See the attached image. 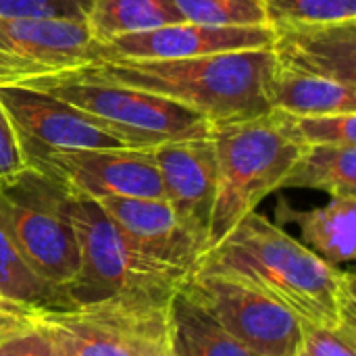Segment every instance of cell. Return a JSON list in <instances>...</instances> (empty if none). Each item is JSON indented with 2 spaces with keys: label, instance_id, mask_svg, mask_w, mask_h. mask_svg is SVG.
Wrapping results in <instances>:
<instances>
[{
  "label": "cell",
  "instance_id": "277c9868",
  "mask_svg": "<svg viewBox=\"0 0 356 356\" xmlns=\"http://www.w3.org/2000/svg\"><path fill=\"white\" fill-rule=\"evenodd\" d=\"M69 211L79 242V273L65 290L73 307L123 294L173 296L186 282L188 271L144 254L98 200L71 194Z\"/></svg>",
  "mask_w": 356,
  "mask_h": 356
},
{
  "label": "cell",
  "instance_id": "2e32d148",
  "mask_svg": "<svg viewBox=\"0 0 356 356\" xmlns=\"http://www.w3.org/2000/svg\"><path fill=\"white\" fill-rule=\"evenodd\" d=\"M296 225L300 242L323 261L340 267L356 254V196H334L327 204L298 211L277 202L275 225Z\"/></svg>",
  "mask_w": 356,
  "mask_h": 356
},
{
  "label": "cell",
  "instance_id": "d4e9b609",
  "mask_svg": "<svg viewBox=\"0 0 356 356\" xmlns=\"http://www.w3.org/2000/svg\"><path fill=\"white\" fill-rule=\"evenodd\" d=\"M0 356H71V350L60 332L38 315L33 325L0 342Z\"/></svg>",
  "mask_w": 356,
  "mask_h": 356
},
{
  "label": "cell",
  "instance_id": "f546056e",
  "mask_svg": "<svg viewBox=\"0 0 356 356\" xmlns=\"http://www.w3.org/2000/svg\"><path fill=\"white\" fill-rule=\"evenodd\" d=\"M0 302H10V300H6V298H4V296L0 294ZM15 305H17V302H15Z\"/></svg>",
  "mask_w": 356,
  "mask_h": 356
},
{
  "label": "cell",
  "instance_id": "7a4b0ae2",
  "mask_svg": "<svg viewBox=\"0 0 356 356\" xmlns=\"http://www.w3.org/2000/svg\"><path fill=\"white\" fill-rule=\"evenodd\" d=\"M273 67L271 48H254L169 60L119 58L67 73L152 92L194 111L211 125H225L271 113L267 81Z\"/></svg>",
  "mask_w": 356,
  "mask_h": 356
},
{
  "label": "cell",
  "instance_id": "9a60e30c",
  "mask_svg": "<svg viewBox=\"0 0 356 356\" xmlns=\"http://www.w3.org/2000/svg\"><path fill=\"white\" fill-rule=\"evenodd\" d=\"M98 202L144 254L188 273L202 257L200 246L167 200L106 196Z\"/></svg>",
  "mask_w": 356,
  "mask_h": 356
},
{
  "label": "cell",
  "instance_id": "ffe728a7",
  "mask_svg": "<svg viewBox=\"0 0 356 356\" xmlns=\"http://www.w3.org/2000/svg\"><path fill=\"white\" fill-rule=\"evenodd\" d=\"M286 188L356 196V146H305L282 184Z\"/></svg>",
  "mask_w": 356,
  "mask_h": 356
},
{
  "label": "cell",
  "instance_id": "9c48e42d",
  "mask_svg": "<svg viewBox=\"0 0 356 356\" xmlns=\"http://www.w3.org/2000/svg\"><path fill=\"white\" fill-rule=\"evenodd\" d=\"M102 50L83 19L0 17V86L98 65Z\"/></svg>",
  "mask_w": 356,
  "mask_h": 356
},
{
  "label": "cell",
  "instance_id": "7402d4cb",
  "mask_svg": "<svg viewBox=\"0 0 356 356\" xmlns=\"http://www.w3.org/2000/svg\"><path fill=\"white\" fill-rule=\"evenodd\" d=\"M298 146H356V113L288 115L277 111Z\"/></svg>",
  "mask_w": 356,
  "mask_h": 356
},
{
  "label": "cell",
  "instance_id": "603a6c76",
  "mask_svg": "<svg viewBox=\"0 0 356 356\" xmlns=\"http://www.w3.org/2000/svg\"><path fill=\"white\" fill-rule=\"evenodd\" d=\"M190 23L215 27H259L267 25L263 0H175Z\"/></svg>",
  "mask_w": 356,
  "mask_h": 356
},
{
  "label": "cell",
  "instance_id": "4fadbf2b",
  "mask_svg": "<svg viewBox=\"0 0 356 356\" xmlns=\"http://www.w3.org/2000/svg\"><path fill=\"white\" fill-rule=\"evenodd\" d=\"M273 31L269 25L259 27H215L200 23H173L144 33L121 35L102 50V63L106 60H169L192 58L219 52L269 48Z\"/></svg>",
  "mask_w": 356,
  "mask_h": 356
},
{
  "label": "cell",
  "instance_id": "ba28073f",
  "mask_svg": "<svg viewBox=\"0 0 356 356\" xmlns=\"http://www.w3.org/2000/svg\"><path fill=\"white\" fill-rule=\"evenodd\" d=\"M179 288L254 355H300L302 321L265 292L236 277L200 269H192Z\"/></svg>",
  "mask_w": 356,
  "mask_h": 356
},
{
  "label": "cell",
  "instance_id": "5b68a950",
  "mask_svg": "<svg viewBox=\"0 0 356 356\" xmlns=\"http://www.w3.org/2000/svg\"><path fill=\"white\" fill-rule=\"evenodd\" d=\"M0 202L23 263L44 284L65 292L79 273L71 192L54 177L27 167L0 186Z\"/></svg>",
  "mask_w": 356,
  "mask_h": 356
},
{
  "label": "cell",
  "instance_id": "44dd1931",
  "mask_svg": "<svg viewBox=\"0 0 356 356\" xmlns=\"http://www.w3.org/2000/svg\"><path fill=\"white\" fill-rule=\"evenodd\" d=\"M0 294L21 307L33 311H65L73 305L65 292L44 284L19 257L13 238L8 234L2 202H0Z\"/></svg>",
  "mask_w": 356,
  "mask_h": 356
},
{
  "label": "cell",
  "instance_id": "8992f818",
  "mask_svg": "<svg viewBox=\"0 0 356 356\" xmlns=\"http://www.w3.org/2000/svg\"><path fill=\"white\" fill-rule=\"evenodd\" d=\"M23 86L44 90L96 117L108 125L127 148L136 150H152L167 142L207 138L213 129L207 119L175 100L123 83L58 73L25 81Z\"/></svg>",
  "mask_w": 356,
  "mask_h": 356
},
{
  "label": "cell",
  "instance_id": "cb8c5ba5",
  "mask_svg": "<svg viewBox=\"0 0 356 356\" xmlns=\"http://www.w3.org/2000/svg\"><path fill=\"white\" fill-rule=\"evenodd\" d=\"M263 4L269 27L356 19V0H263Z\"/></svg>",
  "mask_w": 356,
  "mask_h": 356
},
{
  "label": "cell",
  "instance_id": "3957f363",
  "mask_svg": "<svg viewBox=\"0 0 356 356\" xmlns=\"http://www.w3.org/2000/svg\"><path fill=\"white\" fill-rule=\"evenodd\" d=\"M211 138L217 152V196L209 248L257 211L265 196L282 190L302 150L288 136L277 111L248 121L213 125Z\"/></svg>",
  "mask_w": 356,
  "mask_h": 356
},
{
  "label": "cell",
  "instance_id": "6da1fadb",
  "mask_svg": "<svg viewBox=\"0 0 356 356\" xmlns=\"http://www.w3.org/2000/svg\"><path fill=\"white\" fill-rule=\"evenodd\" d=\"M192 269L236 277L284 305L302 323L356 332L355 275L323 261L257 211Z\"/></svg>",
  "mask_w": 356,
  "mask_h": 356
},
{
  "label": "cell",
  "instance_id": "4dcf8cb0",
  "mask_svg": "<svg viewBox=\"0 0 356 356\" xmlns=\"http://www.w3.org/2000/svg\"><path fill=\"white\" fill-rule=\"evenodd\" d=\"M163 356H173V353H171V348H169V350H167V353H165V355Z\"/></svg>",
  "mask_w": 356,
  "mask_h": 356
},
{
  "label": "cell",
  "instance_id": "ac0fdd59",
  "mask_svg": "<svg viewBox=\"0 0 356 356\" xmlns=\"http://www.w3.org/2000/svg\"><path fill=\"white\" fill-rule=\"evenodd\" d=\"M167 325L173 356H259L227 334L181 288L171 296Z\"/></svg>",
  "mask_w": 356,
  "mask_h": 356
},
{
  "label": "cell",
  "instance_id": "1f68e13d",
  "mask_svg": "<svg viewBox=\"0 0 356 356\" xmlns=\"http://www.w3.org/2000/svg\"><path fill=\"white\" fill-rule=\"evenodd\" d=\"M298 356H307V355H305V353H302V350H300V355H298Z\"/></svg>",
  "mask_w": 356,
  "mask_h": 356
},
{
  "label": "cell",
  "instance_id": "4316f807",
  "mask_svg": "<svg viewBox=\"0 0 356 356\" xmlns=\"http://www.w3.org/2000/svg\"><path fill=\"white\" fill-rule=\"evenodd\" d=\"M88 0H0V17H86Z\"/></svg>",
  "mask_w": 356,
  "mask_h": 356
},
{
  "label": "cell",
  "instance_id": "e0dca14e",
  "mask_svg": "<svg viewBox=\"0 0 356 356\" xmlns=\"http://www.w3.org/2000/svg\"><path fill=\"white\" fill-rule=\"evenodd\" d=\"M267 102L271 111L288 115L356 113V86L275 65L267 81Z\"/></svg>",
  "mask_w": 356,
  "mask_h": 356
},
{
  "label": "cell",
  "instance_id": "8fae6325",
  "mask_svg": "<svg viewBox=\"0 0 356 356\" xmlns=\"http://www.w3.org/2000/svg\"><path fill=\"white\" fill-rule=\"evenodd\" d=\"M0 104L17 129L23 154L50 150L127 148L96 117L31 86H0Z\"/></svg>",
  "mask_w": 356,
  "mask_h": 356
},
{
  "label": "cell",
  "instance_id": "83f0119b",
  "mask_svg": "<svg viewBox=\"0 0 356 356\" xmlns=\"http://www.w3.org/2000/svg\"><path fill=\"white\" fill-rule=\"evenodd\" d=\"M27 169V161L4 106L0 104V186Z\"/></svg>",
  "mask_w": 356,
  "mask_h": 356
},
{
  "label": "cell",
  "instance_id": "f1b7e54d",
  "mask_svg": "<svg viewBox=\"0 0 356 356\" xmlns=\"http://www.w3.org/2000/svg\"><path fill=\"white\" fill-rule=\"evenodd\" d=\"M40 313L42 311H33L15 302H0V342L33 325Z\"/></svg>",
  "mask_w": 356,
  "mask_h": 356
},
{
  "label": "cell",
  "instance_id": "7c38bea8",
  "mask_svg": "<svg viewBox=\"0 0 356 356\" xmlns=\"http://www.w3.org/2000/svg\"><path fill=\"white\" fill-rule=\"evenodd\" d=\"M152 156L159 167L165 200L204 254L217 196V152L213 138L167 142L152 148Z\"/></svg>",
  "mask_w": 356,
  "mask_h": 356
},
{
  "label": "cell",
  "instance_id": "5bb4252c",
  "mask_svg": "<svg viewBox=\"0 0 356 356\" xmlns=\"http://www.w3.org/2000/svg\"><path fill=\"white\" fill-rule=\"evenodd\" d=\"M277 67L356 86V19L271 27Z\"/></svg>",
  "mask_w": 356,
  "mask_h": 356
},
{
  "label": "cell",
  "instance_id": "30bf717a",
  "mask_svg": "<svg viewBox=\"0 0 356 356\" xmlns=\"http://www.w3.org/2000/svg\"><path fill=\"white\" fill-rule=\"evenodd\" d=\"M25 161L27 167H33L60 181L71 194L94 200L106 196L165 200L152 150H50L25 154Z\"/></svg>",
  "mask_w": 356,
  "mask_h": 356
},
{
  "label": "cell",
  "instance_id": "52a82bcc",
  "mask_svg": "<svg viewBox=\"0 0 356 356\" xmlns=\"http://www.w3.org/2000/svg\"><path fill=\"white\" fill-rule=\"evenodd\" d=\"M169 302L171 296L123 294L40 315L60 332L71 356H163Z\"/></svg>",
  "mask_w": 356,
  "mask_h": 356
},
{
  "label": "cell",
  "instance_id": "484cf974",
  "mask_svg": "<svg viewBox=\"0 0 356 356\" xmlns=\"http://www.w3.org/2000/svg\"><path fill=\"white\" fill-rule=\"evenodd\" d=\"M356 332L302 323V353L307 356H356Z\"/></svg>",
  "mask_w": 356,
  "mask_h": 356
},
{
  "label": "cell",
  "instance_id": "d6986e66",
  "mask_svg": "<svg viewBox=\"0 0 356 356\" xmlns=\"http://www.w3.org/2000/svg\"><path fill=\"white\" fill-rule=\"evenodd\" d=\"M88 31L98 44L186 21L175 0H88Z\"/></svg>",
  "mask_w": 356,
  "mask_h": 356
}]
</instances>
